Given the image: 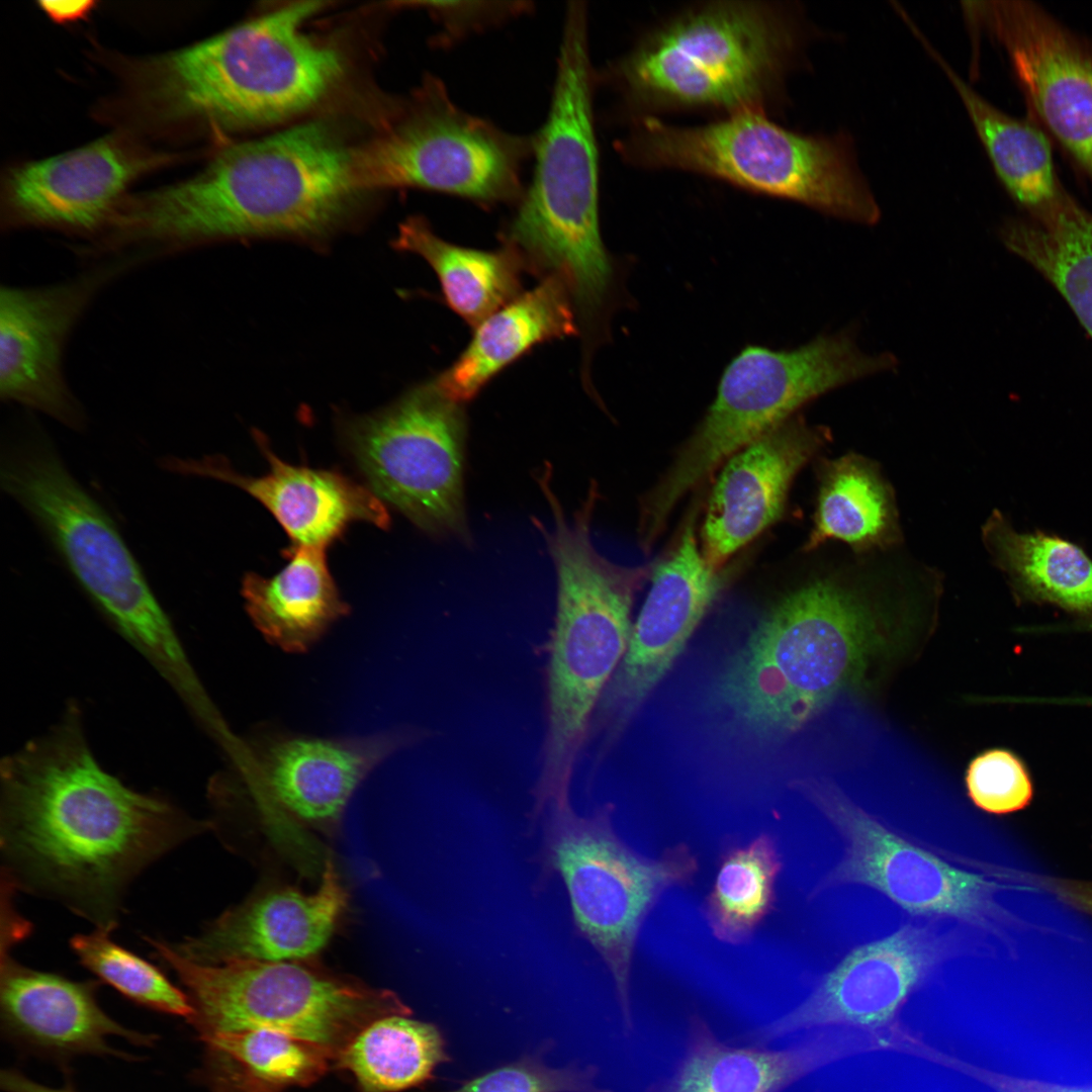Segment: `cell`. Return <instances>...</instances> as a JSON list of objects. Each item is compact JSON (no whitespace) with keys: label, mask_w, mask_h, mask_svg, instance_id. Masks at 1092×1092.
I'll use <instances>...</instances> for the list:
<instances>
[{"label":"cell","mask_w":1092,"mask_h":1092,"mask_svg":"<svg viewBox=\"0 0 1092 1092\" xmlns=\"http://www.w3.org/2000/svg\"><path fill=\"white\" fill-rule=\"evenodd\" d=\"M0 1084L5 1092H76L68 1087L54 1088L46 1086L12 1069L1 1072Z\"/></svg>","instance_id":"7bdbcfd3"},{"label":"cell","mask_w":1092,"mask_h":1092,"mask_svg":"<svg viewBox=\"0 0 1092 1092\" xmlns=\"http://www.w3.org/2000/svg\"><path fill=\"white\" fill-rule=\"evenodd\" d=\"M796 34L775 8L718 2L670 20L612 69L634 100L753 109L777 80Z\"/></svg>","instance_id":"8fae6325"},{"label":"cell","mask_w":1092,"mask_h":1092,"mask_svg":"<svg viewBox=\"0 0 1092 1092\" xmlns=\"http://www.w3.org/2000/svg\"><path fill=\"white\" fill-rule=\"evenodd\" d=\"M957 90L1002 186L1028 217L1067 194L1058 176L1052 142L1030 118L1009 115L979 95L936 52L930 53Z\"/></svg>","instance_id":"f1b7e54d"},{"label":"cell","mask_w":1092,"mask_h":1092,"mask_svg":"<svg viewBox=\"0 0 1092 1092\" xmlns=\"http://www.w3.org/2000/svg\"><path fill=\"white\" fill-rule=\"evenodd\" d=\"M323 2H297L132 65L130 99L161 129L274 123L315 105L343 58L306 33Z\"/></svg>","instance_id":"277c9868"},{"label":"cell","mask_w":1092,"mask_h":1092,"mask_svg":"<svg viewBox=\"0 0 1092 1092\" xmlns=\"http://www.w3.org/2000/svg\"><path fill=\"white\" fill-rule=\"evenodd\" d=\"M862 574L836 570L788 594L728 664L719 695L750 734L790 736L859 680L877 639Z\"/></svg>","instance_id":"5b68a950"},{"label":"cell","mask_w":1092,"mask_h":1092,"mask_svg":"<svg viewBox=\"0 0 1092 1092\" xmlns=\"http://www.w3.org/2000/svg\"><path fill=\"white\" fill-rule=\"evenodd\" d=\"M257 442L270 465L262 476L240 474L219 456L200 460L169 458L164 465L178 473L211 477L241 487L272 513L292 545L326 548L356 521L381 529L389 526L387 509L370 487L336 471L290 465L273 453L264 438L258 435Z\"/></svg>","instance_id":"cb8c5ba5"},{"label":"cell","mask_w":1092,"mask_h":1092,"mask_svg":"<svg viewBox=\"0 0 1092 1092\" xmlns=\"http://www.w3.org/2000/svg\"><path fill=\"white\" fill-rule=\"evenodd\" d=\"M594 84L587 9L571 4L565 9L549 110L532 134L533 175L499 235L526 270L563 281L586 328L609 324L622 292L616 261L600 231Z\"/></svg>","instance_id":"3957f363"},{"label":"cell","mask_w":1092,"mask_h":1092,"mask_svg":"<svg viewBox=\"0 0 1092 1092\" xmlns=\"http://www.w3.org/2000/svg\"><path fill=\"white\" fill-rule=\"evenodd\" d=\"M928 1061L952 1070L993 1092H1092V1084H1064L992 1070L933 1048Z\"/></svg>","instance_id":"60d3db41"},{"label":"cell","mask_w":1092,"mask_h":1092,"mask_svg":"<svg viewBox=\"0 0 1092 1092\" xmlns=\"http://www.w3.org/2000/svg\"><path fill=\"white\" fill-rule=\"evenodd\" d=\"M204 1075H205V1073H204ZM205 1078H206V1081H207V1082H208V1083H209V1084H210L211 1086H213L214 1088H217V1089H219V1090H221V1091L225 1092V1091H224V1090H222L221 1088L217 1087V1086H216V1085H215L214 1083H212V1082H211V1081H210V1080H209V1079H208V1078L206 1077V1075H205Z\"/></svg>","instance_id":"f6af8a7d"},{"label":"cell","mask_w":1092,"mask_h":1092,"mask_svg":"<svg viewBox=\"0 0 1092 1092\" xmlns=\"http://www.w3.org/2000/svg\"><path fill=\"white\" fill-rule=\"evenodd\" d=\"M395 244L429 263L449 307L474 328L522 293L526 267L507 246L494 251L457 246L438 237L421 216L399 226Z\"/></svg>","instance_id":"1f68e13d"},{"label":"cell","mask_w":1092,"mask_h":1092,"mask_svg":"<svg viewBox=\"0 0 1092 1092\" xmlns=\"http://www.w3.org/2000/svg\"><path fill=\"white\" fill-rule=\"evenodd\" d=\"M353 158L318 121L234 145L190 178L126 196L105 246L147 264L232 239L326 235L359 190Z\"/></svg>","instance_id":"7a4b0ae2"},{"label":"cell","mask_w":1092,"mask_h":1092,"mask_svg":"<svg viewBox=\"0 0 1092 1092\" xmlns=\"http://www.w3.org/2000/svg\"><path fill=\"white\" fill-rule=\"evenodd\" d=\"M1 482L37 521L78 582L181 695L203 694L175 630L103 509L51 446L29 437L8 449Z\"/></svg>","instance_id":"52a82bcc"},{"label":"cell","mask_w":1092,"mask_h":1092,"mask_svg":"<svg viewBox=\"0 0 1092 1092\" xmlns=\"http://www.w3.org/2000/svg\"><path fill=\"white\" fill-rule=\"evenodd\" d=\"M829 438L827 429L797 415L726 460L701 529V551L712 569L722 570L780 519L794 478Z\"/></svg>","instance_id":"44dd1931"},{"label":"cell","mask_w":1092,"mask_h":1092,"mask_svg":"<svg viewBox=\"0 0 1092 1092\" xmlns=\"http://www.w3.org/2000/svg\"><path fill=\"white\" fill-rule=\"evenodd\" d=\"M155 956L186 988L189 1023L198 1037L252 1029L282 1032L322 1049L333 1064L364 1026L385 1015L412 1014L392 991L334 972L314 958L199 964L170 942L147 938Z\"/></svg>","instance_id":"9c48e42d"},{"label":"cell","mask_w":1092,"mask_h":1092,"mask_svg":"<svg viewBox=\"0 0 1092 1092\" xmlns=\"http://www.w3.org/2000/svg\"><path fill=\"white\" fill-rule=\"evenodd\" d=\"M968 948L963 926L940 930L934 923L904 924L848 951L801 1003L756 1029L753 1038L762 1044L826 1027L887 1032L900 1023L908 998Z\"/></svg>","instance_id":"2e32d148"},{"label":"cell","mask_w":1092,"mask_h":1092,"mask_svg":"<svg viewBox=\"0 0 1092 1092\" xmlns=\"http://www.w3.org/2000/svg\"><path fill=\"white\" fill-rule=\"evenodd\" d=\"M347 905L340 875L327 860L314 892L282 887L260 893L197 934L170 944L187 960L206 965L311 959L329 942Z\"/></svg>","instance_id":"7402d4cb"},{"label":"cell","mask_w":1092,"mask_h":1092,"mask_svg":"<svg viewBox=\"0 0 1092 1092\" xmlns=\"http://www.w3.org/2000/svg\"><path fill=\"white\" fill-rule=\"evenodd\" d=\"M15 942L1 939L0 1011L2 1027L15 1041L53 1057L122 1054L112 1036L152 1045L156 1035L128 1029L100 1006L97 984L30 969L15 961Z\"/></svg>","instance_id":"d4e9b609"},{"label":"cell","mask_w":1092,"mask_h":1092,"mask_svg":"<svg viewBox=\"0 0 1092 1092\" xmlns=\"http://www.w3.org/2000/svg\"><path fill=\"white\" fill-rule=\"evenodd\" d=\"M199 1039L206 1046L205 1068L230 1092L308 1087L333 1064L322 1049L273 1030L219 1032Z\"/></svg>","instance_id":"e575fe53"},{"label":"cell","mask_w":1092,"mask_h":1092,"mask_svg":"<svg viewBox=\"0 0 1092 1092\" xmlns=\"http://www.w3.org/2000/svg\"><path fill=\"white\" fill-rule=\"evenodd\" d=\"M140 267L128 257L94 261L80 274L40 286L0 290V396L79 429L84 413L68 385V340L94 299Z\"/></svg>","instance_id":"e0dca14e"},{"label":"cell","mask_w":1092,"mask_h":1092,"mask_svg":"<svg viewBox=\"0 0 1092 1092\" xmlns=\"http://www.w3.org/2000/svg\"><path fill=\"white\" fill-rule=\"evenodd\" d=\"M1081 903L1092 912V895L1080 897Z\"/></svg>","instance_id":"ee69618b"},{"label":"cell","mask_w":1092,"mask_h":1092,"mask_svg":"<svg viewBox=\"0 0 1092 1092\" xmlns=\"http://www.w3.org/2000/svg\"><path fill=\"white\" fill-rule=\"evenodd\" d=\"M209 828L103 769L67 719L1 766L2 881L111 932L131 882Z\"/></svg>","instance_id":"6da1fadb"},{"label":"cell","mask_w":1092,"mask_h":1092,"mask_svg":"<svg viewBox=\"0 0 1092 1092\" xmlns=\"http://www.w3.org/2000/svg\"><path fill=\"white\" fill-rule=\"evenodd\" d=\"M995 565L1026 598L1092 615V558L1077 544L1044 532H1018L999 511L982 529Z\"/></svg>","instance_id":"4dcf8cb0"},{"label":"cell","mask_w":1092,"mask_h":1092,"mask_svg":"<svg viewBox=\"0 0 1092 1092\" xmlns=\"http://www.w3.org/2000/svg\"><path fill=\"white\" fill-rule=\"evenodd\" d=\"M888 1049L885 1033L848 1027L814 1029L781 1050L758 1043L730 1045L720 1040L702 1017L694 1015L677 1066L645 1092H784L828 1065Z\"/></svg>","instance_id":"603a6c76"},{"label":"cell","mask_w":1092,"mask_h":1092,"mask_svg":"<svg viewBox=\"0 0 1092 1092\" xmlns=\"http://www.w3.org/2000/svg\"><path fill=\"white\" fill-rule=\"evenodd\" d=\"M895 364L890 354L862 352L848 333L820 336L792 350L744 348L723 371L715 399L694 434L642 498L641 525L662 533L678 502L736 452L808 401Z\"/></svg>","instance_id":"ba28073f"},{"label":"cell","mask_w":1092,"mask_h":1092,"mask_svg":"<svg viewBox=\"0 0 1092 1092\" xmlns=\"http://www.w3.org/2000/svg\"><path fill=\"white\" fill-rule=\"evenodd\" d=\"M1000 237L1062 295L1092 338V213L1068 194L1038 216L1006 221Z\"/></svg>","instance_id":"d6a6232c"},{"label":"cell","mask_w":1092,"mask_h":1092,"mask_svg":"<svg viewBox=\"0 0 1092 1092\" xmlns=\"http://www.w3.org/2000/svg\"><path fill=\"white\" fill-rule=\"evenodd\" d=\"M822 770L789 786L810 802L843 841L839 862L813 893L844 885L880 892L907 913L961 926H984L993 914L991 883L905 838L857 802L826 747Z\"/></svg>","instance_id":"5bb4252c"},{"label":"cell","mask_w":1092,"mask_h":1092,"mask_svg":"<svg viewBox=\"0 0 1092 1092\" xmlns=\"http://www.w3.org/2000/svg\"><path fill=\"white\" fill-rule=\"evenodd\" d=\"M592 1067L553 1069L525 1057L477 1076L448 1092H611L598 1087Z\"/></svg>","instance_id":"f35d334b"},{"label":"cell","mask_w":1092,"mask_h":1092,"mask_svg":"<svg viewBox=\"0 0 1092 1092\" xmlns=\"http://www.w3.org/2000/svg\"><path fill=\"white\" fill-rule=\"evenodd\" d=\"M621 148L650 164L706 174L847 220L872 224L880 217L847 140L797 133L753 109L694 127L647 117Z\"/></svg>","instance_id":"30bf717a"},{"label":"cell","mask_w":1092,"mask_h":1092,"mask_svg":"<svg viewBox=\"0 0 1092 1092\" xmlns=\"http://www.w3.org/2000/svg\"><path fill=\"white\" fill-rule=\"evenodd\" d=\"M70 945L79 962L128 1000L187 1021L192 1007L185 992L177 988L153 964L115 943L101 929L77 934Z\"/></svg>","instance_id":"8d00e7d4"},{"label":"cell","mask_w":1092,"mask_h":1092,"mask_svg":"<svg viewBox=\"0 0 1092 1092\" xmlns=\"http://www.w3.org/2000/svg\"><path fill=\"white\" fill-rule=\"evenodd\" d=\"M168 159L118 135L11 169L2 195L6 230L47 229L97 238L136 178Z\"/></svg>","instance_id":"d6986e66"},{"label":"cell","mask_w":1092,"mask_h":1092,"mask_svg":"<svg viewBox=\"0 0 1092 1092\" xmlns=\"http://www.w3.org/2000/svg\"><path fill=\"white\" fill-rule=\"evenodd\" d=\"M782 869L778 843L769 833L723 851L703 904L704 918L718 940L740 945L752 938L775 907Z\"/></svg>","instance_id":"d590c367"},{"label":"cell","mask_w":1092,"mask_h":1092,"mask_svg":"<svg viewBox=\"0 0 1092 1092\" xmlns=\"http://www.w3.org/2000/svg\"><path fill=\"white\" fill-rule=\"evenodd\" d=\"M433 17L439 30L432 38L435 47L449 49L462 40L531 14L530 1H423L407 2Z\"/></svg>","instance_id":"ab89813d"},{"label":"cell","mask_w":1092,"mask_h":1092,"mask_svg":"<svg viewBox=\"0 0 1092 1092\" xmlns=\"http://www.w3.org/2000/svg\"><path fill=\"white\" fill-rule=\"evenodd\" d=\"M325 550L292 545L285 551L289 561L278 573L244 577L242 594L249 616L269 642L285 651H306L349 612Z\"/></svg>","instance_id":"83f0119b"},{"label":"cell","mask_w":1092,"mask_h":1092,"mask_svg":"<svg viewBox=\"0 0 1092 1092\" xmlns=\"http://www.w3.org/2000/svg\"><path fill=\"white\" fill-rule=\"evenodd\" d=\"M818 476L813 527L804 551L839 540L856 554H867L900 542L892 488L873 461L849 453L824 460Z\"/></svg>","instance_id":"f546056e"},{"label":"cell","mask_w":1092,"mask_h":1092,"mask_svg":"<svg viewBox=\"0 0 1092 1092\" xmlns=\"http://www.w3.org/2000/svg\"><path fill=\"white\" fill-rule=\"evenodd\" d=\"M419 737L413 731L349 739L275 737L256 749V774L284 811L304 822L331 823L377 763Z\"/></svg>","instance_id":"484cf974"},{"label":"cell","mask_w":1092,"mask_h":1092,"mask_svg":"<svg viewBox=\"0 0 1092 1092\" xmlns=\"http://www.w3.org/2000/svg\"><path fill=\"white\" fill-rule=\"evenodd\" d=\"M532 157L533 135L467 112L429 75L380 139L354 154L353 169L358 189L420 188L488 208L520 201Z\"/></svg>","instance_id":"4fadbf2b"},{"label":"cell","mask_w":1092,"mask_h":1092,"mask_svg":"<svg viewBox=\"0 0 1092 1092\" xmlns=\"http://www.w3.org/2000/svg\"><path fill=\"white\" fill-rule=\"evenodd\" d=\"M389 1014L364 1026L333 1066L348 1074L359 1092H401L428 1082L448 1062L446 1043L433 1023Z\"/></svg>","instance_id":"836d02e7"},{"label":"cell","mask_w":1092,"mask_h":1092,"mask_svg":"<svg viewBox=\"0 0 1092 1092\" xmlns=\"http://www.w3.org/2000/svg\"><path fill=\"white\" fill-rule=\"evenodd\" d=\"M965 781L972 802L989 813L1004 814L1022 809L1032 795L1024 765L1005 749L987 750L973 758Z\"/></svg>","instance_id":"74e56055"},{"label":"cell","mask_w":1092,"mask_h":1092,"mask_svg":"<svg viewBox=\"0 0 1092 1092\" xmlns=\"http://www.w3.org/2000/svg\"><path fill=\"white\" fill-rule=\"evenodd\" d=\"M434 380L346 429L369 487L435 535L468 540L463 503L466 419Z\"/></svg>","instance_id":"9a60e30c"},{"label":"cell","mask_w":1092,"mask_h":1092,"mask_svg":"<svg viewBox=\"0 0 1092 1092\" xmlns=\"http://www.w3.org/2000/svg\"><path fill=\"white\" fill-rule=\"evenodd\" d=\"M549 809L545 866L563 881L575 926L607 967L630 1030L631 974L641 927L665 891L694 882L698 858L685 843L656 857L635 851L616 832L611 804L586 816L570 802Z\"/></svg>","instance_id":"7c38bea8"},{"label":"cell","mask_w":1092,"mask_h":1092,"mask_svg":"<svg viewBox=\"0 0 1092 1092\" xmlns=\"http://www.w3.org/2000/svg\"><path fill=\"white\" fill-rule=\"evenodd\" d=\"M695 520L692 515L675 547L652 568L651 587L627 651L604 694L614 729L633 716L668 672L727 581L726 573L706 562Z\"/></svg>","instance_id":"ffe728a7"},{"label":"cell","mask_w":1092,"mask_h":1092,"mask_svg":"<svg viewBox=\"0 0 1092 1092\" xmlns=\"http://www.w3.org/2000/svg\"><path fill=\"white\" fill-rule=\"evenodd\" d=\"M578 332L567 287L556 276L544 277L479 323L464 351L434 382L446 396L462 403L536 345Z\"/></svg>","instance_id":"4316f807"},{"label":"cell","mask_w":1092,"mask_h":1092,"mask_svg":"<svg viewBox=\"0 0 1092 1092\" xmlns=\"http://www.w3.org/2000/svg\"><path fill=\"white\" fill-rule=\"evenodd\" d=\"M40 9L54 21L66 23L87 16L92 10L93 1H39Z\"/></svg>","instance_id":"b9f144b4"},{"label":"cell","mask_w":1092,"mask_h":1092,"mask_svg":"<svg viewBox=\"0 0 1092 1092\" xmlns=\"http://www.w3.org/2000/svg\"><path fill=\"white\" fill-rule=\"evenodd\" d=\"M554 527L536 526L546 539L557 574V612L548 665V728L536 812L569 800L577 754L592 714L628 648L635 592L650 566L627 567L603 557L590 539L596 486L573 520L565 518L552 488L543 489Z\"/></svg>","instance_id":"8992f818"},{"label":"cell","mask_w":1092,"mask_h":1092,"mask_svg":"<svg viewBox=\"0 0 1092 1092\" xmlns=\"http://www.w3.org/2000/svg\"><path fill=\"white\" fill-rule=\"evenodd\" d=\"M1005 50L1036 125L1092 182V41L1030 1L968 2Z\"/></svg>","instance_id":"ac0fdd59"}]
</instances>
